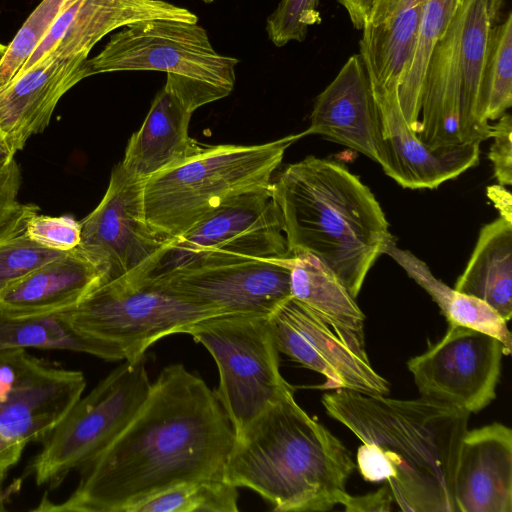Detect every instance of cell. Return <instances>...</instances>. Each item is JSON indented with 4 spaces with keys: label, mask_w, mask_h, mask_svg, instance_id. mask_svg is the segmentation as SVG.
Here are the masks:
<instances>
[{
    "label": "cell",
    "mask_w": 512,
    "mask_h": 512,
    "mask_svg": "<svg viewBox=\"0 0 512 512\" xmlns=\"http://www.w3.org/2000/svg\"><path fill=\"white\" fill-rule=\"evenodd\" d=\"M234 428L214 391L183 364L161 370L122 432L80 468L62 502L43 497L34 511L133 512L177 485L224 479Z\"/></svg>",
    "instance_id": "1"
},
{
    "label": "cell",
    "mask_w": 512,
    "mask_h": 512,
    "mask_svg": "<svg viewBox=\"0 0 512 512\" xmlns=\"http://www.w3.org/2000/svg\"><path fill=\"white\" fill-rule=\"evenodd\" d=\"M321 402L361 441L356 460L363 478L386 481L400 510L456 512L454 477L470 413L424 396L349 389L325 393Z\"/></svg>",
    "instance_id": "2"
},
{
    "label": "cell",
    "mask_w": 512,
    "mask_h": 512,
    "mask_svg": "<svg viewBox=\"0 0 512 512\" xmlns=\"http://www.w3.org/2000/svg\"><path fill=\"white\" fill-rule=\"evenodd\" d=\"M356 468L347 447L284 391L236 436L224 479L267 500L274 511H328Z\"/></svg>",
    "instance_id": "3"
},
{
    "label": "cell",
    "mask_w": 512,
    "mask_h": 512,
    "mask_svg": "<svg viewBox=\"0 0 512 512\" xmlns=\"http://www.w3.org/2000/svg\"><path fill=\"white\" fill-rule=\"evenodd\" d=\"M290 253L319 258L356 298L392 238L370 188L346 166L307 156L272 182Z\"/></svg>",
    "instance_id": "4"
},
{
    "label": "cell",
    "mask_w": 512,
    "mask_h": 512,
    "mask_svg": "<svg viewBox=\"0 0 512 512\" xmlns=\"http://www.w3.org/2000/svg\"><path fill=\"white\" fill-rule=\"evenodd\" d=\"M302 137L303 132L258 145H206L195 157L144 182L146 222L172 240L227 199L270 187L286 150Z\"/></svg>",
    "instance_id": "5"
},
{
    "label": "cell",
    "mask_w": 512,
    "mask_h": 512,
    "mask_svg": "<svg viewBox=\"0 0 512 512\" xmlns=\"http://www.w3.org/2000/svg\"><path fill=\"white\" fill-rule=\"evenodd\" d=\"M290 255L281 213L270 186L224 201L185 233L170 240L140 276L128 283L183 268Z\"/></svg>",
    "instance_id": "6"
},
{
    "label": "cell",
    "mask_w": 512,
    "mask_h": 512,
    "mask_svg": "<svg viewBox=\"0 0 512 512\" xmlns=\"http://www.w3.org/2000/svg\"><path fill=\"white\" fill-rule=\"evenodd\" d=\"M201 343L217 365L214 391L235 436L292 386L279 369L269 317L223 314L203 319L186 332Z\"/></svg>",
    "instance_id": "7"
},
{
    "label": "cell",
    "mask_w": 512,
    "mask_h": 512,
    "mask_svg": "<svg viewBox=\"0 0 512 512\" xmlns=\"http://www.w3.org/2000/svg\"><path fill=\"white\" fill-rule=\"evenodd\" d=\"M239 60L219 54L197 23L150 19L129 24L111 35L100 53L86 61L88 77L119 71L175 74L210 96H228Z\"/></svg>",
    "instance_id": "8"
},
{
    "label": "cell",
    "mask_w": 512,
    "mask_h": 512,
    "mask_svg": "<svg viewBox=\"0 0 512 512\" xmlns=\"http://www.w3.org/2000/svg\"><path fill=\"white\" fill-rule=\"evenodd\" d=\"M144 359L124 360L80 397L50 431L31 464L37 485L57 486L71 470L99 455L128 425L152 384Z\"/></svg>",
    "instance_id": "9"
},
{
    "label": "cell",
    "mask_w": 512,
    "mask_h": 512,
    "mask_svg": "<svg viewBox=\"0 0 512 512\" xmlns=\"http://www.w3.org/2000/svg\"><path fill=\"white\" fill-rule=\"evenodd\" d=\"M58 313L83 335L118 346L128 361L144 358L163 337L225 314L148 283L122 280L101 284L79 304Z\"/></svg>",
    "instance_id": "10"
},
{
    "label": "cell",
    "mask_w": 512,
    "mask_h": 512,
    "mask_svg": "<svg viewBox=\"0 0 512 512\" xmlns=\"http://www.w3.org/2000/svg\"><path fill=\"white\" fill-rule=\"evenodd\" d=\"M143 186V181L117 164L102 200L80 222L81 239L76 248L99 267L105 283L135 281L170 241L145 220Z\"/></svg>",
    "instance_id": "11"
},
{
    "label": "cell",
    "mask_w": 512,
    "mask_h": 512,
    "mask_svg": "<svg viewBox=\"0 0 512 512\" xmlns=\"http://www.w3.org/2000/svg\"><path fill=\"white\" fill-rule=\"evenodd\" d=\"M504 346L497 338L450 325L445 335L407 368L421 396L476 413L496 397Z\"/></svg>",
    "instance_id": "12"
},
{
    "label": "cell",
    "mask_w": 512,
    "mask_h": 512,
    "mask_svg": "<svg viewBox=\"0 0 512 512\" xmlns=\"http://www.w3.org/2000/svg\"><path fill=\"white\" fill-rule=\"evenodd\" d=\"M288 257L183 268L138 283L160 287L225 314L269 317L292 297Z\"/></svg>",
    "instance_id": "13"
},
{
    "label": "cell",
    "mask_w": 512,
    "mask_h": 512,
    "mask_svg": "<svg viewBox=\"0 0 512 512\" xmlns=\"http://www.w3.org/2000/svg\"><path fill=\"white\" fill-rule=\"evenodd\" d=\"M269 323L279 353L326 379L322 388L387 395L388 381L372 367L367 353L348 346L313 310L293 297Z\"/></svg>",
    "instance_id": "14"
},
{
    "label": "cell",
    "mask_w": 512,
    "mask_h": 512,
    "mask_svg": "<svg viewBox=\"0 0 512 512\" xmlns=\"http://www.w3.org/2000/svg\"><path fill=\"white\" fill-rule=\"evenodd\" d=\"M372 87L377 105L384 173L403 188L435 189L477 165L480 142L431 149L406 122L398 101V85Z\"/></svg>",
    "instance_id": "15"
},
{
    "label": "cell",
    "mask_w": 512,
    "mask_h": 512,
    "mask_svg": "<svg viewBox=\"0 0 512 512\" xmlns=\"http://www.w3.org/2000/svg\"><path fill=\"white\" fill-rule=\"evenodd\" d=\"M82 372L42 361L0 403V445L16 464L27 444L44 440L82 396Z\"/></svg>",
    "instance_id": "16"
},
{
    "label": "cell",
    "mask_w": 512,
    "mask_h": 512,
    "mask_svg": "<svg viewBox=\"0 0 512 512\" xmlns=\"http://www.w3.org/2000/svg\"><path fill=\"white\" fill-rule=\"evenodd\" d=\"M150 19L198 22V16L190 10L164 0H74L57 17L17 73L44 57L89 54L110 32Z\"/></svg>",
    "instance_id": "17"
},
{
    "label": "cell",
    "mask_w": 512,
    "mask_h": 512,
    "mask_svg": "<svg viewBox=\"0 0 512 512\" xmlns=\"http://www.w3.org/2000/svg\"><path fill=\"white\" fill-rule=\"evenodd\" d=\"M304 136L317 134L380 163L382 138L377 105L360 55H351L316 97Z\"/></svg>",
    "instance_id": "18"
},
{
    "label": "cell",
    "mask_w": 512,
    "mask_h": 512,
    "mask_svg": "<svg viewBox=\"0 0 512 512\" xmlns=\"http://www.w3.org/2000/svg\"><path fill=\"white\" fill-rule=\"evenodd\" d=\"M88 56L44 57L0 86V131L16 152L48 126L61 97L88 77Z\"/></svg>",
    "instance_id": "19"
},
{
    "label": "cell",
    "mask_w": 512,
    "mask_h": 512,
    "mask_svg": "<svg viewBox=\"0 0 512 512\" xmlns=\"http://www.w3.org/2000/svg\"><path fill=\"white\" fill-rule=\"evenodd\" d=\"M456 512H512V431L492 423L465 432L455 470Z\"/></svg>",
    "instance_id": "20"
},
{
    "label": "cell",
    "mask_w": 512,
    "mask_h": 512,
    "mask_svg": "<svg viewBox=\"0 0 512 512\" xmlns=\"http://www.w3.org/2000/svg\"><path fill=\"white\" fill-rule=\"evenodd\" d=\"M192 113L169 83L152 101L146 118L130 137L122 168L133 178L145 182L153 175L180 165L203 151L189 135Z\"/></svg>",
    "instance_id": "21"
},
{
    "label": "cell",
    "mask_w": 512,
    "mask_h": 512,
    "mask_svg": "<svg viewBox=\"0 0 512 512\" xmlns=\"http://www.w3.org/2000/svg\"><path fill=\"white\" fill-rule=\"evenodd\" d=\"M103 272L77 248L45 263L0 293V309L18 316L57 313L79 304Z\"/></svg>",
    "instance_id": "22"
},
{
    "label": "cell",
    "mask_w": 512,
    "mask_h": 512,
    "mask_svg": "<svg viewBox=\"0 0 512 512\" xmlns=\"http://www.w3.org/2000/svg\"><path fill=\"white\" fill-rule=\"evenodd\" d=\"M462 19L460 1L444 36L433 49L422 82L421 119L416 135L431 149L461 143L459 42Z\"/></svg>",
    "instance_id": "23"
},
{
    "label": "cell",
    "mask_w": 512,
    "mask_h": 512,
    "mask_svg": "<svg viewBox=\"0 0 512 512\" xmlns=\"http://www.w3.org/2000/svg\"><path fill=\"white\" fill-rule=\"evenodd\" d=\"M425 4L426 0H374L359 42L372 86L399 85L413 55Z\"/></svg>",
    "instance_id": "24"
},
{
    "label": "cell",
    "mask_w": 512,
    "mask_h": 512,
    "mask_svg": "<svg viewBox=\"0 0 512 512\" xmlns=\"http://www.w3.org/2000/svg\"><path fill=\"white\" fill-rule=\"evenodd\" d=\"M287 263L291 296L321 317L348 346L366 353L365 315L336 275L306 251L291 253Z\"/></svg>",
    "instance_id": "25"
},
{
    "label": "cell",
    "mask_w": 512,
    "mask_h": 512,
    "mask_svg": "<svg viewBox=\"0 0 512 512\" xmlns=\"http://www.w3.org/2000/svg\"><path fill=\"white\" fill-rule=\"evenodd\" d=\"M463 19L459 42L460 141L490 138L489 121L481 114L479 90L490 30L502 18L504 0H461Z\"/></svg>",
    "instance_id": "26"
},
{
    "label": "cell",
    "mask_w": 512,
    "mask_h": 512,
    "mask_svg": "<svg viewBox=\"0 0 512 512\" xmlns=\"http://www.w3.org/2000/svg\"><path fill=\"white\" fill-rule=\"evenodd\" d=\"M455 290L488 304L506 322L512 316V221L484 225Z\"/></svg>",
    "instance_id": "27"
},
{
    "label": "cell",
    "mask_w": 512,
    "mask_h": 512,
    "mask_svg": "<svg viewBox=\"0 0 512 512\" xmlns=\"http://www.w3.org/2000/svg\"><path fill=\"white\" fill-rule=\"evenodd\" d=\"M383 254L398 263L438 305L449 325H458L487 333L497 338L508 355L512 349V337L507 322L482 300L458 292L437 279L427 264L408 250L399 248L393 237L384 247Z\"/></svg>",
    "instance_id": "28"
},
{
    "label": "cell",
    "mask_w": 512,
    "mask_h": 512,
    "mask_svg": "<svg viewBox=\"0 0 512 512\" xmlns=\"http://www.w3.org/2000/svg\"><path fill=\"white\" fill-rule=\"evenodd\" d=\"M27 348L81 352L107 361L125 360L118 346L83 335L58 312L18 316L0 309V352Z\"/></svg>",
    "instance_id": "29"
},
{
    "label": "cell",
    "mask_w": 512,
    "mask_h": 512,
    "mask_svg": "<svg viewBox=\"0 0 512 512\" xmlns=\"http://www.w3.org/2000/svg\"><path fill=\"white\" fill-rule=\"evenodd\" d=\"M461 0H426L412 58L398 85V101L409 127L419 130L420 95L425 71Z\"/></svg>",
    "instance_id": "30"
},
{
    "label": "cell",
    "mask_w": 512,
    "mask_h": 512,
    "mask_svg": "<svg viewBox=\"0 0 512 512\" xmlns=\"http://www.w3.org/2000/svg\"><path fill=\"white\" fill-rule=\"evenodd\" d=\"M512 105V13L490 30L482 69L479 106L487 121L499 119Z\"/></svg>",
    "instance_id": "31"
},
{
    "label": "cell",
    "mask_w": 512,
    "mask_h": 512,
    "mask_svg": "<svg viewBox=\"0 0 512 512\" xmlns=\"http://www.w3.org/2000/svg\"><path fill=\"white\" fill-rule=\"evenodd\" d=\"M39 207L20 204L13 215L0 225V293L45 263L65 252L45 248L27 233V222Z\"/></svg>",
    "instance_id": "32"
},
{
    "label": "cell",
    "mask_w": 512,
    "mask_h": 512,
    "mask_svg": "<svg viewBox=\"0 0 512 512\" xmlns=\"http://www.w3.org/2000/svg\"><path fill=\"white\" fill-rule=\"evenodd\" d=\"M237 489L225 479L187 482L143 501L133 512H236Z\"/></svg>",
    "instance_id": "33"
},
{
    "label": "cell",
    "mask_w": 512,
    "mask_h": 512,
    "mask_svg": "<svg viewBox=\"0 0 512 512\" xmlns=\"http://www.w3.org/2000/svg\"><path fill=\"white\" fill-rule=\"evenodd\" d=\"M74 0H42L30 14L0 63V86L9 82L29 58L57 17Z\"/></svg>",
    "instance_id": "34"
},
{
    "label": "cell",
    "mask_w": 512,
    "mask_h": 512,
    "mask_svg": "<svg viewBox=\"0 0 512 512\" xmlns=\"http://www.w3.org/2000/svg\"><path fill=\"white\" fill-rule=\"evenodd\" d=\"M319 0H281L267 17L266 32L276 47L305 40L310 26L321 22Z\"/></svg>",
    "instance_id": "35"
},
{
    "label": "cell",
    "mask_w": 512,
    "mask_h": 512,
    "mask_svg": "<svg viewBox=\"0 0 512 512\" xmlns=\"http://www.w3.org/2000/svg\"><path fill=\"white\" fill-rule=\"evenodd\" d=\"M27 233L45 248L67 252L79 245L81 225L70 216L52 217L36 212L27 222Z\"/></svg>",
    "instance_id": "36"
},
{
    "label": "cell",
    "mask_w": 512,
    "mask_h": 512,
    "mask_svg": "<svg viewBox=\"0 0 512 512\" xmlns=\"http://www.w3.org/2000/svg\"><path fill=\"white\" fill-rule=\"evenodd\" d=\"M512 118L504 113L497 122L490 125L493 138L488 158L493 164L494 176L503 186L512 184Z\"/></svg>",
    "instance_id": "37"
},
{
    "label": "cell",
    "mask_w": 512,
    "mask_h": 512,
    "mask_svg": "<svg viewBox=\"0 0 512 512\" xmlns=\"http://www.w3.org/2000/svg\"><path fill=\"white\" fill-rule=\"evenodd\" d=\"M20 185L21 173L15 160L7 166L0 167V225L20 206L18 202Z\"/></svg>",
    "instance_id": "38"
},
{
    "label": "cell",
    "mask_w": 512,
    "mask_h": 512,
    "mask_svg": "<svg viewBox=\"0 0 512 512\" xmlns=\"http://www.w3.org/2000/svg\"><path fill=\"white\" fill-rule=\"evenodd\" d=\"M393 497L388 485L362 496H352L347 492L340 504L346 512H387L391 510Z\"/></svg>",
    "instance_id": "39"
},
{
    "label": "cell",
    "mask_w": 512,
    "mask_h": 512,
    "mask_svg": "<svg viewBox=\"0 0 512 512\" xmlns=\"http://www.w3.org/2000/svg\"><path fill=\"white\" fill-rule=\"evenodd\" d=\"M346 10L355 29L362 30L374 0H336Z\"/></svg>",
    "instance_id": "40"
},
{
    "label": "cell",
    "mask_w": 512,
    "mask_h": 512,
    "mask_svg": "<svg viewBox=\"0 0 512 512\" xmlns=\"http://www.w3.org/2000/svg\"><path fill=\"white\" fill-rule=\"evenodd\" d=\"M487 196L500 212V217L512 221V196L503 185L487 187Z\"/></svg>",
    "instance_id": "41"
},
{
    "label": "cell",
    "mask_w": 512,
    "mask_h": 512,
    "mask_svg": "<svg viewBox=\"0 0 512 512\" xmlns=\"http://www.w3.org/2000/svg\"><path fill=\"white\" fill-rule=\"evenodd\" d=\"M16 151L10 146L3 133L0 131V167L7 166L14 159Z\"/></svg>",
    "instance_id": "42"
},
{
    "label": "cell",
    "mask_w": 512,
    "mask_h": 512,
    "mask_svg": "<svg viewBox=\"0 0 512 512\" xmlns=\"http://www.w3.org/2000/svg\"><path fill=\"white\" fill-rule=\"evenodd\" d=\"M20 488V482L17 480L15 481L6 491H3L0 493V510H4V500L8 499V497L15 491H17Z\"/></svg>",
    "instance_id": "43"
},
{
    "label": "cell",
    "mask_w": 512,
    "mask_h": 512,
    "mask_svg": "<svg viewBox=\"0 0 512 512\" xmlns=\"http://www.w3.org/2000/svg\"><path fill=\"white\" fill-rule=\"evenodd\" d=\"M6 51H7V45L0 43V63H1L4 55L6 54Z\"/></svg>",
    "instance_id": "44"
},
{
    "label": "cell",
    "mask_w": 512,
    "mask_h": 512,
    "mask_svg": "<svg viewBox=\"0 0 512 512\" xmlns=\"http://www.w3.org/2000/svg\"><path fill=\"white\" fill-rule=\"evenodd\" d=\"M201 1H203L204 3L209 4V3H213L215 0H201Z\"/></svg>",
    "instance_id": "45"
}]
</instances>
